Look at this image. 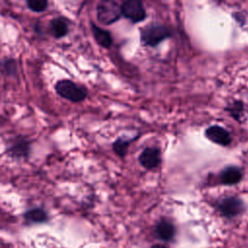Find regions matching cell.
<instances>
[{
    "label": "cell",
    "mask_w": 248,
    "mask_h": 248,
    "mask_svg": "<svg viewBox=\"0 0 248 248\" xmlns=\"http://www.w3.org/2000/svg\"><path fill=\"white\" fill-rule=\"evenodd\" d=\"M23 220L27 226L44 224L48 221V214L41 207H34L23 213Z\"/></svg>",
    "instance_id": "obj_11"
},
{
    "label": "cell",
    "mask_w": 248,
    "mask_h": 248,
    "mask_svg": "<svg viewBox=\"0 0 248 248\" xmlns=\"http://www.w3.org/2000/svg\"><path fill=\"white\" fill-rule=\"evenodd\" d=\"M150 248H169L168 246L164 245V244H159V243H156V244H153Z\"/></svg>",
    "instance_id": "obj_17"
},
{
    "label": "cell",
    "mask_w": 248,
    "mask_h": 248,
    "mask_svg": "<svg viewBox=\"0 0 248 248\" xmlns=\"http://www.w3.org/2000/svg\"><path fill=\"white\" fill-rule=\"evenodd\" d=\"M243 177L242 170L237 166H228L224 168L219 175L220 182L223 185L232 186L239 183Z\"/></svg>",
    "instance_id": "obj_9"
},
{
    "label": "cell",
    "mask_w": 248,
    "mask_h": 248,
    "mask_svg": "<svg viewBox=\"0 0 248 248\" xmlns=\"http://www.w3.org/2000/svg\"><path fill=\"white\" fill-rule=\"evenodd\" d=\"M225 110L229 112L232 118L242 123L248 115V106L241 100H233L225 107Z\"/></svg>",
    "instance_id": "obj_10"
},
{
    "label": "cell",
    "mask_w": 248,
    "mask_h": 248,
    "mask_svg": "<svg viewBox=\"0 0 248 248\" xmlns=\"http://www.w3.org/2000/svg\"><path fill=\"white\" fill-rule=\"evenodd\" d=\"M175 226L168 219H160L154 227V234L160 240L165 242H170L175 236Z\"/></svg>",
    "instance_id": "obj_8"
},
{
    "label": "cell",
    "mask_w": 248,
    "mask_h": 248,
    "mask_svg": "<svg viewBox=\"0 0 248 248\" xmlns=\"http://www.w3.org/2000/svg\"><path fill=\"white\" fill-rule=\"evenodd\" d=\"M204 136L211 142L221 146H229L232 142L230 132L219 125H212L206 128L204 131Z\"/></svg>",
    "instance_id": "obj_7"
},
{
    "label": "cell",
    "mask_w": 248,
    "mask_h": 248,
    "mask_svg": "<svg viewBox=\"0 0 248 248\" xmlns=\"http://www.w3.org/2000/svg\"><path fill=\"white\" fill-rule=\"evenodd\" d=\"M50 29L52 31V34L55 38H62L65 35H67L69 31V27L65 19L62 17L54 18L50 23Z\"/></svg>",
    "instance_id": "obj_14"
},
{
    "label": "cell",
    "mask_w": 248,
    "mask_h": 248,
    "mask_svg": "<svg viewBox=\"0 0 248 248\" xmlns=\"http://www.w3.org/2000/svg\"><path fill=\"white\" fill-rule=\"evenodd\" d=\"M140 41L144 46L156 47L163 41L171 36L170 30L160 23L152 22L140 29Z\"/></svg>",
    "instance_id": "obj_1"
},
{
    "label": "cell",
    "mask_w": 248,
    "mask_h": 248,
    "mask_svg": "<svg viewBox=\"0 0 248 248\" xmlns=\"http://www.w3.org/2000/svg\"><path fill=\"white\" fill-rule=\"evenodd\" d=\"M29 150H30V145L29 142L21 140L17 142H16L15 144H13L8 152L15 157H26L29 154Z\"/></svg>",
    "instance_id": "obj_15"
},
{
    "label": "cell",
    "mask_w": 248,
    "mask_h": 248,
    "mask_svg": "<svg viewBox=\"0 0 248 248\" xmlns=\"http://www.w3.org/2000/svg\"><path fill=\"white\" fill-rule=\"evenodd\" d=\"M216 208L219 213L228 219L235 218L245 211V203L237 196H229L221 199L216 203Z\"/></svg>",
    "instance_id": "obj_4"
},
{
    "label": "cell",
    "mask_w": 248,
    "mask_h": 248,
    "mask_svg": "<svg viewBox=\"0 0 248 248\" xmlns=\"http://www.w3.org/2000/svg\"><path fill=\"white\" fill-rule=\"evenodd\" d=\"M140 166L145 170H154L161 164V150L158 147H145L138 158Z\"/></svg>",
    "instance_id": "obj_6"
},
{
    "label": "cell",
    "mask_w": 248,
    "mask_h": 248,
    "mask_svg": "<svg viewBox=\"0 0 248 248\" xmlns=\"http://www.w3.org/2000/svg\"><path fill=\"white\" fill-rule=\"evenodd\" d=\"M138 137L139 136L134 137L132 139H124L122 137L117 138L112 143V149H113L114 153L122 159L125 158V156L127 154V151H128V148H129V145L131 144V142H133L135 140H137Z\"/></svg>",
    "instance_id": "obj_13"
},
{
    "label": "cell",
    "mask_w": 248,
    "mask_h": 248,
    "mask_svg": "<svg viewBox=\"0 0 248 248\" xmlns=\"http://www.w3.org/2000/svg\"><path fill=\"white\" fill-rule=\"evenodd\" d=\"M96 11L98 21L105 25H110L119 20L122 16L120 5L112 0L99 2Z\"/></svg>",
    "instance_id": "obj_2"
},
{
    "label": "cell",
    "mask_w": 248,
    "mask_h": 248,
    "mask_svg": "<svg viewBox=\"0 0 248 248\" xmlns=\"http://www.w3.org/2000/svg\"><path fill=\"white\" fill-rule=\"evenodd\" d=\"M121 15L133 23L143 21L146 18V11L141 1L127 0L120 5Z\"/></svg>",
    "instance_id": "obj_5"
},
{
    "label": "cell",
    "mask_w": 248,
    "mask_h": 248,
    "mask_svg": "<svg viewBox=\"0 0 248 248\" xmlns=\"http://www.w3.org/2000/svg\"><path fill=\"white\" fill-rule=\"evenodd\" d=\"M55 90L62 98L74 103L81 102L87 96V90L85 87L77 84L69 79H63L58 81L55 85Z\"/></svg>",
    "instance_id": "obj_3"
},
{
    "label": "cell",
    "mask_w": 248,
    "mask_h": 248,
    "mask_svg": "<svg viewBox=\"0 0 248 248\" xmlns=\"http://www.w3.org/2000/svg\"><path fill=\"white\" fill-rule=\"evenodd\" d=\"M91 29L94 39L98 43V45L105 48L110 47V46L112 45V37L108 30H105L94 23H91Z\"/></svg>",
    "instance_id": "obj_12"
},
{
    "label": "cell",
    "mask_w": 248,
    "mask_h": 248,
    "mask_svg": "<svg viewBox=\"0 0 248 248\" xmlns=\"http://www.w3.org/2000/svg\"><path fill=\"white\" fill-rule=\"evenodd\" d=\"M26 4L31 11L36 13L43 12L47 7V1L46 0H28Z\"/></svg>",
    "instance_id": "obj_16"
}]
</instances>
